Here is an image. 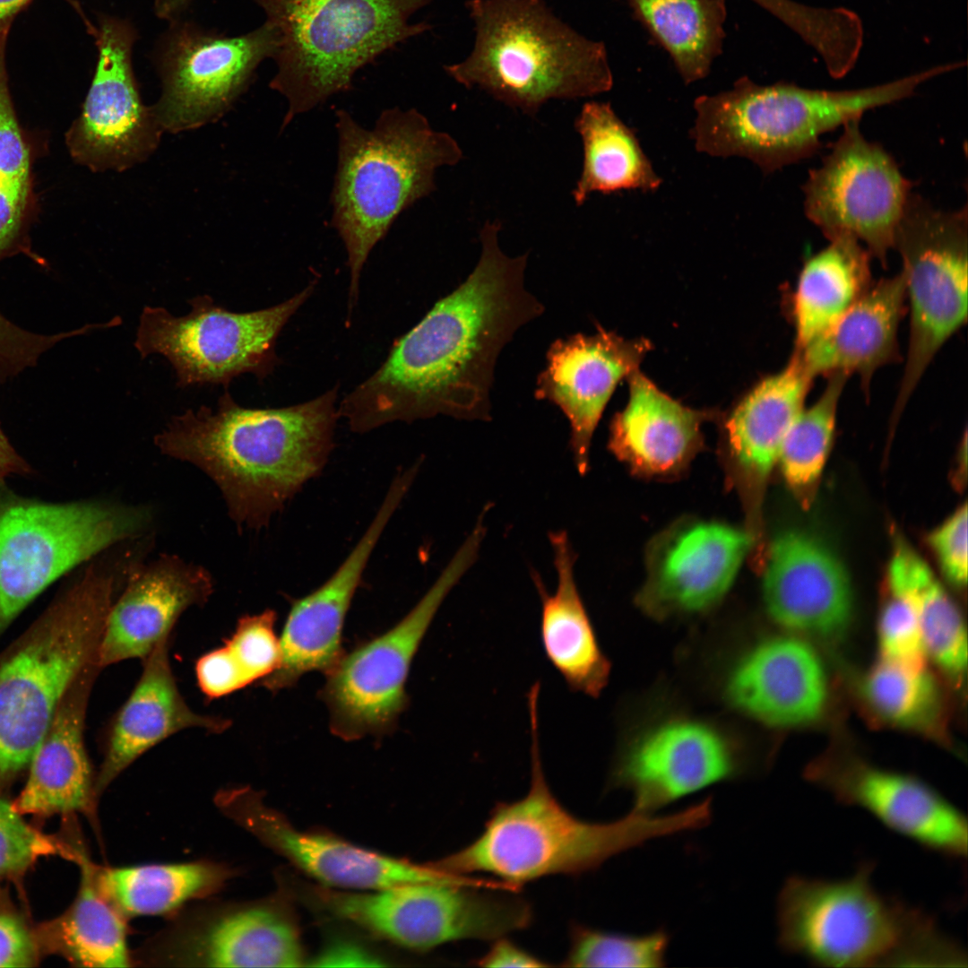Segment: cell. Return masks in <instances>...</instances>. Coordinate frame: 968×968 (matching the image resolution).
Returning <instances> with one entry per match:
<instances>
[{"mask_svg":"<svg viewBox=\"0 0 968 968\" xmlns=\"http://www.w3.org/2000/svg\"><path fill=\"white\" fill-rule=\"evenodd\" d=\"M274 30L270 88L288 102L281 129L334 94L358 70L431 26L411 23L433 0H254Z\"/></svg>","mask_w":968,"mask_h":968,"instance_id":"obj_9","label":"cell"},{"mask_svg":"<svg viewBox=\"0 0 968 968\" xmlns=\"http://www.w3.org/2000/svg\"><path fill=\"white\" fill-rule=\"evenodd\" d=\"M763 596L775 622L821 638L842 635L851 616L844 566L820 540L800 531L782 532L773 542Z\"/></svg>","mask_w":968,"mask_h":968,"instance_id":"obj_25","label":"cell"},{"mask_svg":"<svg viewBox=\"0 0 968 968\" xmlns=\"http://www.w3.org/2000/svg\"><path fill=\"white\" fill-rule=\"evenodd\" d=\"M151 519L144 506L43 503L0 483V633L55 580L142 535Z\"/></svg>","mask_w":968,"mask_h":968,"instance_id":"obj_10","label":"cell"},{"mask_svg":"<svg viewBox=\"0 0 968 968\" xmlns=\"http://www.w3.org/2000/svg\"><path fill=\"white\" fill-rule=\"evenodd\" d=\"M628 379L627 403L610 424L609 450L640 473L679 469L701 446L711 412L684 406L638 371Z\"/></svg>","mask_w":968,"mask_h":968,"instance_id":"obj_31","label":"cell"},{"mask_svg":"<svg viewBox=\"0 0 968 968\" xmlns=\"http://www.w3.org/2000/svg\"><path fill=\"white\" fill-rule=\"evenodd\" d=\"M214 591L209 571L169 554L132 564L121 593L107 616L98 663L101 669L144 659L188 609L205 604Z\"/></svg>","mask_w":968,"mask_h":968,"instance_id":"obj_24","label":"cell"},{"mask_svg":"<svg viewBox=\"0 0 968 968\" xmlns=\"http://www.w3.org/2000/svg\"><path fill=\"white\" fill-rule=\"evenodd\" d=\"M514 892L482 884L416 882L372 893L322 892L339 916L414 950L494 940L527 928L531 905Z\"/></svg>","mask_w":968,"mask_h":968,"instance_id":"obj_14","label":"cell"},{"mask_svg":"<svg viewBox=\"0 0 968 968\" xmlns=\"http://www.w3.org/2000/svg\"><path fill=\"white\" fill-rule=\"evenodd\" d=\"M902 259L909 340L892 418L900 417L933 359L966 323L968 213L937 209L912 193L894 246Z\"/></svg>","mask_w":968,"mask_h":968,"instance_id":"obj_11","label":"cell"},{"mask_svg":"<svg viewBox=\"0 0 968 968\" xmlns=\"http://www.w3.org/2000/svg\"><path fill=\"white\" fill-rule=\"evenodd\" d=\"M557 575L549 594L532 573L541 601L540 639L547 658L575 692L596 697L608 683L610 664L601 652L575 580L576 559L566 532L549 535Z\"/></svg>","mask_w":968,"mask_h":968,"instance_id":"obj_32","label":"cell"},{"mask_svg":"<svg viewBox=\"0 0 968 968\" xmlns=\"http://www.w3.org/2000/svg\"><path fill=\"white\" fill-rule=\"evenodd\" d=\"M499 221L480 231L481 253L470 275L393 345L380 367L341 402L353 432L443 414L490 419L497 357L514 333L542 314L524 287L528 253L506 255Z\"/></svg>","mask_w":968,"mask_h":968,"instance_id":"obj_1","label":"cell"},{"mask_svg":"<svg viewBox=\"0 0 968 968\" xmlns=\"http://www.w3.org/2000/svg\"><path fill=\"white\" fill-rule=\"evenodd\" d=\"M30 0H0V34L9 32L15 16Z\"/></svg>","mask_w":968,"mask_h":968,"instance_id":"obj_52","label":"cell"},{"mask_svg":"<svg viewBox=\"0 0 968 968\" xmlns=\"http://www.w3.org/2000/svg\"><path fill=\"white\" fill-rule=\"evenodd\" d=\"M870 258L860 241L840 236L804 262L792 300L795 350L832 326L871 287Z\"/></svg>","mask_w":968,"mask_h":968,"instance_id":"obj_34","label":"cell"},{"mask_svg":"<svg viewBox=\"0 0 968 968\" xmlns=\"http://www.w3.org/2000/svg\"><path fill=\"white\" fill-rule=\"evenodd\" d=\"M336 131L331 223L348 255L350 314L372 249L402 212L436 189V169L456 165L463 153L452 135L435 130L416 108L385 109L371 129L340 109Z\"/></svg>","mask_w":968,"mask_h":968,"instance_id":"obj_5","label":"cell"},{"mask_svg":"<svg viewBox=\"0 0 968 968\" xmlns=\"http://www.w3.org/2000/svg\"><path fill=\"white\" fill-rule=\"evenodd\" d=\"M813 380L793 351L781 371L761 380L733 410L725 424L728 442L746 471L761 479L769 474Z\"/></svg>","mask_w":968,"mask_h":968,"instance_id":"obj_33","label":"cell"},{"mask_svg":"<svg viewBox=\"0 0 968 968\" xmlns=\"http://www.w3.org/2000/svg\"><path fill=\"white\" fill-rule=\"evenodd\" d=\"M740 772V762L715 730L696 721L675 720L654 728L623 752L609 785L632 793L630 811L653 815Z\"/></svg>","mask_w":968,"mask_h":968,"instance_id":"obj_21","label":"cell"},{"mask_svg":"<svg viewBox=\"0 0 968 968\" xmlns=\"http://www.w3.org/2000/svg\"><path fill=\"white\" fill-rule=\"evenodd\" d=\"M485 534L484 524L477 522L410 612L385 633L343 653L326 673L320 696L333 733L354 740L393 730L408 704L405 684L414 656L444 600L476 561Z\"/></svg>","mask_w":968,"mask_h":968,"instance_id":"obj_12","label":"cell"},{"mask_svg":"<svg viewBox=\"0 0 968 968\" xmlns=\"http://www.w3.org/2000/svg\"><path fill=\"white\" fill-rule=\"evenodd\" d=\"M194 0H155V14L163 20L172 22L179 18Z\"/></svg>","mask_w":968,"mask_h":968,"instance_id":"obj_51","label":"cell"},{"mask_svg":"<svg viewBox=\"0 0 968 968\" xmlns=\"http://www.w3.org/2000/svg\"><path fill=\"white\" fill-rule=\"evenodd\" d=\"M967 517L964 504L929 536L942 573L956 586L967 582Z\"/></svg>","mask_w":968,"mask_h":968,"instance_id":"obj_46","label":"cell"},{"mask_svg":"<svg viewBox=\"0 0 968 968\" xmlns=\"http://www.w3.org/2000/svg\"><path fill=\"white\" fill-rule=\"evenodd\" d=\"M817 399L804 406L791 426L778 461L783 477L803 505H808L832 447L839 402L849 376L843 373L826 377Z\"/></svg>","mask_w":968,"mask_h":968,"instance_id":"obj_41","label":"cell"},{"mask_svg":"<svg viewBox=\"0 0 968 968\" xmlns=\"http://www.w3.org/2000/svg\"><path fill=\"white\" fill-rule=\"evenodd\" d=\"M338 387L283 408H246L228 391L217 409L171 417L154 436L165 455L200 469L241 529L259 530L326 464L339 417Z\"/></svg>","mask_w":968,"mask_h":968,"instance_id":"obj_2","label":"cell"},{"mask_svg":"<svg viewBox=\"0 0 968 968\" xmlns=\"http://www.w3.org/2000/svg\"><path fill=\"white\" fill-rule=\"evenodd\" d=\"M812 776L841 804L867 810L920 846L946 857L966 856L965 816L919 778L860 763L823 765Z\"/></svg>","mask_w":968,"mask_h":968,"instance_id":"obj_23","label":"cell"},{"mask_svg":"<svg viewBox=\"0 0 968 968\" xmlns=\"http://www.w3.org/2000/svg\"><path fill=\"white\" fill-rule=\"evenodd\" d=\"M686 83L704 78L722 52L725 0H629Z\"/></svg>","mask_w":968,"mask_h":968,"instance_id":"obj_39","label":"cell"},{"mask_svg":"<svg viewBox=\"0 0 968 968\" xmlns=\"http://www.w3.org/2000/svg\"><path fill=\"white\" fill-rule=\"evenodd\" d=\"M30 465L16 453L0 428V483L11 474L28 475Z\"/></svg>","mask_w":968,"mask_h":968,"instance_id":"obj_50","label":"cell"},{"mask_svg":"<svg viewBox=\"0 0 968 968\" xmlns=\"http://www.w3.org/2000/svg\"><path fill=\"white\" fill-rule=\"evenodd\" d=\"M170 22L156 57L162 91L151 108L162 130L177 134L224 115L261 62L273 57L277 38L266 22L234 37L178 19Z\"/></svg>","mask_w":968,"mask_h":968,"instance_id":"obj_16","label":"cell"},{"mask_svg":"<svg viewBox=\"0 0 968 968\" xmlns=\"http://www.w3.org/2000/svg\"><path fill=\"white\" fill-rule=\"evenodd\" d=\"M93 33L98 61L81 114L66 133L72 158L94 172L124 171L157 149L163 132L141 99L132 63L134 25L102 14Z\"/></svg>","mask_w":968,"mask_h":968,"instance_id":"obj_17","label":"cell"},{"mask_svg":"<svg viewBox=\"0 0 968 968\" xmlns=\"http://www.w3.org/2000/svg\"><path fill=\"white\" fill-rule=\"evenodd\" d=\"M929 70L882 85L827 91L780 82L759 85L748 77L730 90L695 99L689 131L697 151L746 158L765 174L816 154L820 137L877 107L910 97L929 80Z\"/></svg>","mask_w":968,"mask_h":968,"instance_id":"obj_8","label":"cell"},{"mask_svg":"<svg viewBox=\"0 0 968 968\" xmlns=\"http://www.w3.org/2000/svg\"><path fill=\"white\" fill-rule=\"evenodd\" d=\"M233 876L228 866L210 860L96 868L99 888L126 920L171 914L215 894Z\"/></svg>","mask_w":968,"mask_h":968,"instance_id":"obj_36","label":"cell"},{"mask_svg":"<svg viewBox=\"0 0 968 968\" xmlns=\"http://www.w3.org/2000/svg\"><path fill=\"white\" fill-rule=\"evenodd\" d=\"M411 486L397 474L366 532L337 570L321 586L292 602L280 637L278 668L261 685L276 692L306 673L325 674L339 661L346 615L369 557L385 528Z\"/></svg>","mask_w":968,"mask_h":968,"instance_id":"obj_20","label":"cell"},{"mask_svg":"<svg viewBox=\"0 0 968 968\" xmlns=\"http://www.w3.org/2000/svg\"><path fill=\"white\" fill-rule=\"evenodd\" d=\"M36 961V942L22 920L0 912V967H28Z\"/></svg>","mask_w":968,"mask_h":968,"instance_id":"obj_47","label":"cell"},{"mask_svg":"<svg viewBox=\"0 0 968 968\" xmlns=\"http://www.w3.org/2000/svg\"><path fill=\"white\" fill-rule=\"evenodd\" d=\"M473 48L445 73L507 107L535 116L552 99L609 91L613 75L606 48L557 17L544 0H469Z\"/></svg>","mask_w":968,"mask_h":968,"instance_id":"obj_6","label":"cell"},{"mask_svg":"<svg viewBox=\"0 0 968 968\" xmlns=\"http://www.w3.org/2000/svg\"><path fill=\"white\" fill-rule=\"evenodd\" d=\"M276 619V612L269 609L244 615L221 646L199 657L195 677L208 700L261 682L278 668L281 647L275 633Z\"/></svg>","mask_w":968,"mask_h":968,"instance_id":"obj_40","label":"cell"},{"mask_svg":"<svg viewBox=\"0 0 968 968\" xmlns=\"http://www.w3.org/2000/svg\"><path fill=\"white\" fill-rule=\"evenodd\" d=\"M73 860L81 868L79 890L70 907L48 926L53 947L79 966H132L127 920L99 888L97 866L82 851H74Z\"/></svg>","mask_w":968,"mask_h":968,"instance_id":"obj_37","label":"cell"},{"mask_svg":"<svg viewBox=\"0 0 968 968\" xmlns=\"http://www.w3.org/2000/svg\"><path fill=\"white\" fill-rule=\"evenodd\" d=\"M540 684L527 695L531 721V782L520 799L497 803L482 833L471 843L428 864L440 871L483 873L519 891L524 884L553 875H581L647 842L707 825L711 798L668 815L629 811L610 822L581 819L557 800L542 768L539 745Z\"/></svg>","mask_w":968,"mask_h":968,"instance_id":"obj_3","label":"cell"},{"mask_svg":"<svg viewBox=\"0 0 968 968\" xmlns=\"http://www.w3.org/2000/svg\"><path fill=\"white\" fill-rule=\"evenodd\" d=\"M651 343L625 339L600 327L549 346L546 367L539 374L534 396L557 405L570 423V447L581 474L589 466L594 430L618 384L637 371Z\"/></svg>","mask_w":968,"mask_h":968,"instance_id":"obj_22","label":"cell"},{"mask_svg":"<svg viewBox=\"0 0 968 968\" xmlns=\"http://www.w3.org/2000/svg\"><path fill=\"white\" fill-rule=\"evenodd\" d=\"M661 929L643 935H629L574 924L569 947L562 966L566 967H663L670 944Z\"/></svg>","mask_w":968,"mask_h":968,"instance_id":"obj_43","label":"cell"},{"mask_svg":"<svg viewBox=\"0 0 968 968\" xmlns=\"http://www.w3.org/2000/svg\"><path fill=\"white\" fill-rule=\"evenodd\" d=\"M214 802L224 816L328 886L377 890L405 883L469 882L468 877L442 872L428 863L419 865L330 835L298 831L250 787L222 789Z\"/></svg>","mask_w":968,"mask_h":968,"instance_id":"obj_19","label":"cell"},{"mask_svg":"<svg viewBox=\"0 0 968 968\" xmlns=\"http://www.w3.org/2000/svg\"><path fill=\"white\" fill-rule=\"evenodd\" d=\"M314 289L311 284L281 304L246 313L229 311L207 294L188 300L191 311L181 316L145 306L134 344L142 359L165 357L179 388L210 384L226 389L246 373L263 380L279 363L275 343L281 331Z\"/></svg>","mask_w":968,"mask_h":968,"instance_id":"obj_13","label":"cell"},{"mask_svg":"<svg viewBox=\"0 0 968 968\" xmlns=\"http://www.w3.org/2000/svg\"><path fill=\"white\" fill-rule=\"evenodd\" d=\"M861 694L868 706L891 724L928 733L938 731L941 696L926 667L881 661L864 678Z\"/></svg>","mask_w":968,"mask_h":968,"instance_id":"obj_42","label":"cell"},{"mask_svg":"<svg viewBox=\"0 0 968 968\" xmlns=\"http://www.w3.org/2000/svg\"><path fill=\"white\" fill-rule=\"evenodd\" d=\"M843 127L821 165L809 170L804 212L828 240L851 237L885 265L912 183L882 145L864 137L860 119Z\"/></svg>","mask_w":968,"mask_h":968,"instance_id":"obj_15","label":"cell"},{"mask_svg":"<svg viewBox=\"0 0 968 968\" xmlns=\"http://www.w3.org/2000/svg\"><path fill=\"white\" fill-rule=\"evenodd\" d=\"M752 542L749 533L725 524L684 528L654 560L641 604L661 617L712 607L731 586Z\"/></svg>","mask_w":968,"mask_h":968,"instance_id":"obj_27","label":"cell"},{"mask_svg":"<svg viewBox=\"0 0 968 968\" xmlns=\"http://www.w3.org/2000/svg\"><path fill=\"white\" fill-rule=\"evenodd\" d=\"M133 955V963L180 967H296L293 925L267 903H214L178 913Z\"/></svg>","mask_w":968,"mask_h":968,"instance_id":"obj_18","label":"cell"},{"mask_svg":"<svg viewBox=\"0 0 968 968\" xmlns=\"http://www.w3.org/2000/svg\"><path fill=\"white\" fill-rule=\"evenodd\" d=\"M889 595L878 621L881 661L908 667H926L928 654L912 602L896 592L889 590Z\"/></svg>","mask_w":968,"mask_h":968,"instance_id":"obj_44","label":"cell"},{"mask_svg":"<svg viewBox=\"0 0 968 968\" xmlns=\"http://www.w3.org/2000/svg\"><path fill=\"white\" fill-rule=\"evenodd\" d=\"M890 591L913 604L927 654L946 674L960 678L967 666V636L960 611L925 561L903 540L889 562Z\"/></svg>","mask_w":968,"mask_h":968,"instance_id":"obj_38","label":"cell"},{"mask_svg":"<svg viewBox=\"0 0 968 968\" xmlns=\"http://www.w3.org/2000/svg\"><path fill=\"white\" fill-rule=\"evenodd\" d=\"M72 851L30 826L22 814L0 797V878L19 873L41 856Z\"/></svg>","mask_w":968,"mask_h":968,"instance_id":"obj_45","label":"cell"},{"mask_svg":"<svg viewBox=\"0 0 968 968\" xmlns=\"http://www.w3.org/2000/svg\"><path fill=\"white\" fill-rule=\"evenodd\" d=\"M170 642L171 636L164 638L142 660L135 686L109 723L95 781L98 797L139 757L169 737L191 729L218 734L231 725L229 718L200 713L188 705L171 667Z\"/></svg>","mask_w":968,"mask_h":968,"instance_id":"obj_26","label":"cell"},{"mask_svg":"<svg viewBox=\"0 0 968 968\" xmlns=\"http://www.w3.org/2000/svg\"><path fill=\"white\" fill-rule=\"evenodd\" d=\"M314 966H379V959L366 949L350 942H335L316 956Z\"/></svg>","mask_w":968,"mask_h":968,"instance_id":"obj_49","label":"cell"},{"mask_svg":"<svg viewBox=\"0 0 968 968\" xmlns=\"http://www.w3.org/2000/svg\"><path fill=\"white\" fill-rule=\"evenodd\" d=\"M907 310L904 278L899 273L871 287L832 326L795 350L813 377L857 375L869 396L875 373L900 359L898 331Z\"/></svg>","mask_w":968,"mask_h":968,"instance_id":"obj_30","label":"cell"},{"mask_svg":"<svg viewBox=\"0 0 968 968\" xmlns=\"http://www.w3.org/2000/svg\"><path fill=\"white\" fill-rule=\"evenodd\" d=\"M874 862L841 879L791 876L776 904L778 943L817 965L963 966L967 955L925 911L883 895Z\"/></svg>","mask_w":968,"mask_h":968,"instance_id":"obj_4","label":"cell"},{"mask_svg":"<svg viewBox=\"0 0 968 968\" xmlns=\"http://www.w3.org/2000/svg\"><path fill=\"white\" fill-rule=\"evenodd\" d=\"M730 703L744 713L774 727L814 720L826 698V678L815 651L791 637L766 640L733 669L726 687Z\"/></svg>","mask_w":968,"mask_h":968,"instance_id":"obj_28","label":"cell"},{"mask_svg":"<svg viewBox=\"0 0 968 968\" xmlns=\"http://www.w3.org/2000/svg\"><path fill=\"white\" fill-rule=\"evenodd\" d=\"M84 670L59 704L35 750L27 782L13 802L24 814L50 816L93 811L98 798L84 742L90 695L99 671Z\"/></svg>","mask_w":968,"mask_h":968,"instance_id":"obj_29","label":"cell"},{"mask_svg":"<svg viewBox=\"0 0 968 968\" xmlns=\"http://www.w3.org/2000/svg\"><path fill=\"white\" fill-rule=\"evenodd\" d=\"M124 566L91 564L1 661L0 779L29 765L68 690L99 665Z\"/></svg>","mask_w":968,"mask_h":968,"instance_id":"obj_7","label":"cell"},{"mask_svg":"<svg viewBox=\"0 0 968 968\" xmlns=\"http://www.w3.org/2000/svg\"><path fill=\"white\" fill-rule=\"evenodd\" d=\"M575 129L583 151L582 171L572 192L577 206L593 193L653 192L661 186L662 179L635 131L619 118L610 103L585 102L575 120Z\"/></svg>","mask_w":968,"mask_h":968,"instance_id":"obj_35","label":"cell"},{"mask_svg":"<svg viewBox=\"0 0 968 968\" xmlns=\"http://www.w3.org/2000/svg\"><path fill=\"white\" fill-rule=\"evenodd\" d=\"M492 941L488 950L474 960V964L481 967H548L551 965L505 937Z\"/></svg>","mask_w":968,"mask_h":968,"instance_id":"obj_48","label":"cell"}]
</instances>
